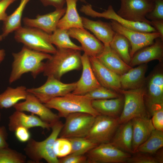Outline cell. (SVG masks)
<instances>
[{
	"label": "cell",
	"mask_w": 163,
	"mask_h": 163,
	"mask_svg": "<svg viewBox=\"0 0 163 163\" xmlns=\"http://www.w3.org/2000/svg\"><path fill=\"white\" fill-rule=\"evenodd\" d=\"M120 7L117 14L128 20L150 24L146 17L153 9L154 0H120Z\"/></svg>",
	"instance_id": "8fae6325"
},
{
	"label": "cell",
	"mask_w": 163,
	"mask_h": 163,
	"mask_svg": "<svg viewBox=\"0 0 163 163\" xmlns=\"http://www.w3.org/2000/svg\"><path fill=\"white\" fill-rule=\"evenodd\" d=\"M95 117L90 114L78 112L66 118L65 123L59 133L60 138L85 137L94 121Z\"/></svg>",
	"instance_id": "ba28073f"
},
{
	"label": "cell",
	"mask_w": 163,
	"mask_h": 163,
	"mask_svg": "<svg viewBox=\"0 0 163 163\" xmlns=\"http://www.w3.org/2000/svg\"><path fill=\"white\" fill-rule=\"evenodd\" d=\"M2 21V20L0 18V21ZM3 38H4L2 35H0V42L2 41L3 40Z\"/></svg>",
	"instance_id": "c3c4849f"
},
{
	"label": "cell",
	"mask_w": 163,
	"mask_h": 163,
	"mask_svg": "<svg viewBox=\"0 0 163 163\" xmlns=\"http://www.w3.org/2000/svg\"><path fill=\"white\" fill-rule=\"evenodd\" d=\"M27 89L24 86L15 88L8 87L3 92L0 94V108H10L20 101L25 100L28 94Z\"/></svg>",
	"instance_id": "f546056e"
},
{
	"label": "cell",
	"mask_w": 163,
	"mask_h": 163,
	"mask_svg": "<svg viewBox=\"0 0 163 163\" xmlns=\"http://www.w3.org/2000/svg\"><path fill=\"white\" fill-rule=\"evenodd\" d=\"M20 126L29 129L39 127L49 129L51 125L43 121L34 114L27 115L23 111L16 110L9 117L8 127L10 131L14 132L15 129Z\"/></svg>",
	"instance_id": "7402d4cb"
},
{
	"label": "cell",
	"mask_w": 163,
	"mask_h": 163,
	"mask_svg": "<svg viewBox=\"0 0 163 163\" xmlns=\"http://www.w3.org/2000/svg\"><path fill=\"white\" fill-rule=\"evenodd\" d=\"M149 111L152 116L151 120L155 129L163 131V105L155 106Z\"/></svg>",
	"instance_id": "f35d334b"
},
{
	"label": "cell",
	"mask_w": 163,
	"mask_h": 163,
	"mask_svg": "<svg viewBox=\"0 0 163 163\" xmlns=\"http://www.w3.org/2000/svg\"><path fill=\"white\" fill-rule=\"evenodd\" d=\"M89 59L94 74L101 85L119 93L121 89L120 76L105 66L96 57H89Z\"/></svg>",
	"instance_id": "ac0fdd59"
},
{
	"label": "cell",
	"mask_w": 163,
	"mask_h": 163,
	"mask_svg": "<svg viewBox=\"0 0 163 163\" xmlns=\"http://www.w3.org/2000/svg\"><path fill=\"white\" fill-rule=\"evenodd\" d=\"M82 71L79 79L76 82L74 94L84 95L101 85L97 80L92 69L89 57L85 53L81 56Z\"/></svg>",
	"instance_id": "d6986e66"
},
{
	"label": "cell",
	"mask_w": 163,
	"mask_h": 163,
	"mask_svg": "<svg viewBox=\"0 0 163 163\" xmlns=\"http://www.w3.org/2000/svg\"><path fill=\"white\" fill-rule=\"evenodd\" d=\"M110 24L116 32L123 35L129 41L131 46L130 51L131 59L138 51L153 44L156 38L161 39V35L158 32H144L129 29L113 20H111Z\"/></svg>",
	"instance_id": "7c38bea8"
},
{
	"label": "cell",
	"mask_w": 163,
	"mask_h": 163,
	"mask_svg": "<svg viewBox=\"0 0 163 163\" xmlns=\"http://www.w3.org/2000/svg\"><path fill=\"white\" fill-rule=\"evenodd\" d=\"M157 68L145 78L143 86L144 99L149 110L157 105H163V73Z\"/></svg>",
	"instance_id": "5bb4252c"
},
{
	"label": "cell",
	"mask_w": 163,
	"mask_h": 163,
	"mask_svg": "<svg viewBox=\"0 0 163 163\" xmlns=\"http://www.w3.org/2000/svg\"><path fill=\"white\" fill-rule=\"evenodd\" d=\"M124 97L110 99L94 100L92 107L100 114L113 117H119L123 107Z\"/></svg>",
	"instance_id": "4316f807"
},
{
	"label": "cell",
	"mask_w": 163,
	"mask_h": 163,
	"mask_svg": "<svg viewBox=\"0 0 163 163\" xmlns=\"http://www.w3.org/2000/svg\"><path fill=\"white\" fill-rule=\"evenodd\" d=\"M120 125L119 117L100 114L85 137L98 145L109 143Z\"/></svg>",
	"instance_id": "52a82bcc"
},
{
	"label": "cell",
	"mask_w": 163,
	"mask_h": 163,
	"mask_svg": "<svg viewBox=\"0 0 163 163\" xmlns=\"http://www.w3.org/2000/svg\"><path fill=\"white\" fill-rule=\"evenodd\" d=\"M78 0H66L67 7L64 14L59 20L57 28L69 30L72 28H84L82 19L77 11Z\"/></svg>",
	"instance_id": "83f0119b"
},
{
	"label": "cell",
	"mask_w": 163,
	"mask_h": 163,
	"mask_svg": "<svg viewBox=\"0 0 163 163\" xmlns=\"http://www.w3.org/2000/svg\"><path fill=\"white\" fill-rule=\"evenodd\" d=\"M123 94L124 103L119 117L120 124L136 117H149L145 105L143 87L135 89L124 90L119 92Z\"/></svg>",
	"instance_id": "8992f818"
},
{
	"label": "cell",
	"mask_w": 163,
	"mask_h": 163,
	"mask_svg": "<svg viewBox=\"0 0 163 163\" xmlns=\"http://www.w3.org/2000/svg\"><path fill=\"white\" fill-rule=\"evenodd\" d=\"M13 107L17 110L30 112L51 126L60 118L58 115L53 112L35 95L28 92L24 101L17 103Z\"/></svg>",
	"instance_id": "9a60e30c"
},
{
	"label": "cell",
	"mask_w": 163,
	"mask_h": 163,
	"mask_svg": "<svg viewBox=\"0 0 163 163\" xmlns=\"http://www.w3.org/2000/svg\"><path fill=\"white\" fill-rule=\"evenodd\" d=\"M76 82L64 83L53 77H47L46 82L40 86L27 89L28 93L35 95L45 104L54 98L71 93L75 88Z\"/></svg>",
	"instance_id": "9c48e42d"
},
{
	"label": "cell",
	"mask_w": 163,
	"mask_h": 163,
	"mask_svg": "<svg viewBox=\"0 0 163 163\" xmlns=\"http://www.w3.org/2000/svg\"><path fill=\"white\" fill-rule=\"evenodd\" d=\"M81 50L56 48L55 53L45 63L43 74L60 80L66 73L79 70L82 67Z\"/></svg>",
	"instance_id": "7a4b0ae2"
},
{
	"label": "cell",
	"mask_w": 163,
	"mask_h": 163,
	"mask_svg": "<svg viewBox=\"0 0 163 163\" xmlns=\"http://www.w3.org/2000/svg\"><path fill=\"white\" fill-rule=\"evenodd\" d=\"M12 56L13 60L9 79L10 84L28 72H30L33 77L35 78L43 72L45 63L43 61L50 59L52 56L49 53L34 50L24 46L19 52L13 53Z\"/></svg>",
	"instance_id": "6da1fadb"
},
{
	"label": "cell",
	"mask_w": 163,
	"mask_h": 163,
	"mask_svg": "<svg viewBox=\"0 0 163 163\" xmlns=\"http://www.w3.org/2000/svg\"><path fill=\"white\" fill-rule=\"evenodd\" d=\"M5 56V50L3 49H0V63L4 60Z\"/></svg>",
	"instance_id": "7dc6e473"
},
{
	"label": "cell",
	"mask_w": 163,
	"mask_h": 163,
	"mask_svg": "<svg viewBox=\"0 0 163 163\" xmlns=\"http://www.w3.org/2000/svg\"><path fill=\"white\" fill-rule=\"evenodd\" d=\"M17 0H2L0 1V18L3 21L8 15L5 12L10 5Z\"/></svg>",
	"instance_id": "7bdbcfd3"
},
{
	"label": "cell",
	"mask_w": 163,
	"mask_h": 163,
	"mask_svg": "<svg viewBox=\"0 0 163 163\" xmlns=\"http://www.w3.org/2000/svg\"><path fill=\"white\" fill-rule=\"evenodd\" d=\"M79 0L82 2H83L85 3H86V2L85 0Z\"/></svg>",
	"instance_id": "681fc988"
},
{
	"label": "cell",
	"mask_w": 163,
	"mask_h": 163,
	"mask_svg": "<svg viewBox=\"0 0 163 163\" xmlns=\"http://www.w3.org/2000/svg\"><path fill=\"white\" fill-rule=\"evenodd\" d=\"M83 27L92 32L104 45H109L115 34L110 23L100 20L94 21L81 17Z\"/></svg>",
	"instance_id": "cb8c5ba5"
},
{
	"label": "cell",
	"mask_w": 163,
	"mask_h": 163,
	"mask_svg": "<svg viewBox=\"0 0 163 163\" xmlns=\"http://www.w3.org/2000/svg\"><path fill=\"white\" fill-rule=\"evenodd\" d=\"M131 156L110 142L98 145L86 155L88 163H126Z\"/></svg>",
	"instance_id": "30bf717a"
},
{
	"label": "cell",
	"mask_w": 163,
	"mask_h": 163,
	"mask_svg": "<svg viewBox=\"0 0 163 163\" xmlns=\"http://www.w3.org/2000/svg\"><path fill=\"white\" fill-rule=\"evenodd\" d=\"M68 139L71 145L70 154L84 155L98 145L85 137H74Z\"/></svg>",
	"instance_id": "836d02e7"
},
{
	"label": "cell",
	"mask_w": 163,
	"mask_h": 163,
	"mask_svg": "<svg viewBox=\"0 0 163 163\" xmlns=\"http://www.w3.org/2000/svg\"><path fill=\"white\" fill-rule=\"evenodd\" d=\"M150 25L160 34L161 39L163 40V20L150 21Z\"/></svg>",
	"instance_id": "bcb514c9"
},
{
	"label": "cell",
	"mask_w": 163,
	"mask_h": 163,
	"mask_svg": "<svg viewBox=\"0 0 163 163\" xmlns=\"http://www.w3.org/2000/svg\"><path fill=\"white\" fill-rule=\"evenodd\" d=\"M130 45L129 41L125 36L117 32L109 44L110 48L128 65L131 60Z\"/></svg>",
	"instance_id": "4dcf8cb0"
},
{
	"label": "cell",
	"mask_w": 163,
	"mask_h": 163,
	"mask_svg": "<svg viewBox=\"0 0 163 163\" xmlns=\"http://www.w3.org/2000/svg\"><path fill=\"white\" fill-rule=\"evenodd\" d=\"M63 124L59 120L53 124L51 128L52 129L51 134L42 141H37L30 138L24 149L26 155L35 163H40L42 159H44L48 163H59L53 147Z\"/></svg>",
	"instance_id": "3957f363"
},
{
	"label": "cell",
	"mask_w": 163,
	"mask_h": 163,
	"mask_svg": "<svg viewBox=\"0 0 163 163\" xmlns=\"http://www.w3.org/2000/svg\"><path fill=\"white\" fill-rule=\"evenodd\" d=\"M49 41L57 48L71 49L82 50L81 46L73 43L70 38L68 30L57 28L50 34Z\"/></svg>",
	"instance_id": "1f68e13d"
},
{
	"label": "cell",
	"mask_w": 163,
	"mask_h": 163,
	"mask_svg": "<svg viewBox=\"0 0 163 163\" xmlns=\"http://www.w3.org/2000/svg\"><path fill=\"white\" fill-rule=\"evenodd\" d=\"M8 136V133L5 127L0 126V149L8 147L7 141Z\"/></svg>",
	"instance_id": "f6af8a7d"
},
{
	"label": "cell",
	"mask_w": 163,
	"mask_h": 163,
	"mask_svg": "<svg viewBox=\"0 0 163 163\" xmlns=\"http://www.w3.org/2000/svg\"><path fill=\"white\" fill-rule=\"evenodd\" d=\"M59 159V163H86L87 158L84 155L70 154Z\"/></svg>",
	"instance_id": "60d3db41"
},
{
	"label": "cell",
	"mask_w": 163,
	"mask_h": 163,
	"mask_svg": "<svg viewBox=\"0 0 163 163\" xmlns=\"http://www.w3.org/2000/svg\"><path fill=\"white\" fill-rule=\"evenodd\" d=\"M132 139L133 127L131 120L120 124L110 143L125 152L133 154Z\"/></svg>",
	"instance_id": "484cf974"
},
{
	"label": "cell",
	"mask_w": 163,
	"mask_h": 163,
	"mask_svg": "<svg viewBox=\"0 0 163 163\" xmlns=\"http://www.w3.org/2000/svg\"><path fill=\"white\" fill-rule=\"evenodd\" d=\"M84 95L92 100L112 99L121 96L119 93L102 86L90 91Z\"/></svg>",
	"instance_id": "8d00e7d4"
},
{
	"label": "cell",
	"mask_w": 163,
	"mask_h": 163,
	"mask_svg": "<svg viewBox=\"0 0 163 163\" xmlns=\"http://www.w3.org/2000/svg\"><path fill=\"white\" fill-rule=\"evenodd\" d=\"M92 100L84 95L70 93L53 98L44 104L50 109L57 110L60 117L65 118L71 113L78 112L87 113L96 117L100 114L92 107Z\"/></svg>",
	"instance_id": "277c9868"
},
{
	"label": "cell",
	"mask_w": 163,
	"mask_h": 163,
	"mask_svg": "<svg viewBox=\"0 0 163 163\" xmlns=\"http://www.w3.org/2000/svg\"><path fill=\"white\" fill-rule=\"evenodd\" d=\"M128 159V163H162L163 150L159 149L153 154L137 152Z\"/></svg>",
	"instance_id": "e575fe53"
},
{
	"label": "cell",
	"mask_w": 163,
	"mask_h": 163,
	"mask_svg": "<svg viewBox=\"0 0 163 163\" xmlns=\"http://www.w3.org/2000/svg\"><path fill=\"white\" fill-rule=\"evenodd\" d=\"M17 139L20 142H27L30 138V134L29 129L20 126L17 127L14 131Z\"/></svg>",
	"instance_id": "b9f144b4"
},
{
	"label": "cell",
	"mask_w": 163,
	"mask_h": 163,
	"mask_svg": "<svg viewBox=\"0 0 163 163\" xmlns=\"http://www.w3.org/2000/svg\"><path fill=\"white\" fill-rule=\"evenodd\" d=\"M147 68L145 63L132 68L127 72L120 76L121 89L129 90L136 89L143 86Z\"/></svg>",
	"instance_id": "d4e9b609"
},
{
	"label": "cell",
	"mask_w": 163,
	"mask_h": 163,
	"mask_svg": "<svg viewBox=\"0 0 163 163\" xmlns=\"http://www.w3.org/2000/svg\"><path fill=\"white\" fill-rule=\"evenodd\" d=\"M104 46L103 51L96 57L105 66L120 76L132 68L120 58L109 45Z\"/></svg>",
	"instance_id": "603a6c76"
},
{
	"label": "cell",
	"mask_w": 163,
	"mask_h": 163,
	"mask_svg": "<svg viewBox=\"0 0 163 163\" xmlns=\"http://www.w3.org/2000/svg\"><path fill=\"white\" fill-rule=\"evenodd\" d=\"M50 34L37 28L22 26L14 31L17 42L32 50L53 54L56 49L49 41Z\"/></svg>",
	"instance_id": "5b68a950"
},
{
	"label": "cell",
	"mask_w": 163,
	"mask_h": 163,
	"mask_svg": "<svg viewBox=\"0 0 163 163\" xmlns=\"http://www.w3.org/2000/svg\"><path fill=\"white\" fill-rule=\"evenodd\" d=\"M163 146V131L155 129L149 138L139 146L135 153L153 154Z\"/></svg>",
	"instance_id": "d6a6232c"
},
{
	"label": "cell",
	"mask_w": 163,
	"mask_h": 163,
	"mask_svg": "<svg viewBox=\"0 0 163 163\" xmlns=\"http://www.w3.org/2000/svg\"><path fill=\"white\" fill-rule=\"evenodd\" d=\"M1 113H0V121L1 120Z\"/></svg>",
	"instance_id": "f907efd6"
},
{
	"label": "cell",
	"mask_w": 163,
	"mask_h": 163,
	"mask_svg": "<svg viewBox=\"0 0 163 163\" xmlns=\"http://www.w3.org/2000/svg\"><path fill=\"white\" fill-rule=\"evenodd\" d=\"M44 6H51L56 9L63 8L66 0H40Z\"/></svg>",
	"instance_id": "ee69618b"
},
{
	"label": "cell",
	"mask_w": 163,
	"mask_h": 163,
	"mask_svg": "<svg viewBox=\"0 0 163 163\" xmlns=\"http://www.w3.org/2000/svg\"><path fill=\"white\" fill-rule=\"evenodd\" d=\"M80 11L86 15L93 18H103L115 21L123 27L132 30L144 32H157L150 24L143 22H135L128 20L119 16L114 10L111 5L102 13L94 10L90 4L83 5Z\"/></svg>",
	"instance_id": "4fadbf2b"
},
{
	"label": "cell",
	"mask_w": 163,
	"mask_h": 163,
	"mask_svg": "<svg viewBox=\"0 0 163 163\" xmlns=\"http://www.w3.org/2000/svg\"><path fill=\"white\" fill-rule=\"evenodd\" d=\"M68 32L70 37L81 43L82 50L89 57H97L104 48L103 43L85 28H72L68 30Z\"/></svg>",
	"instance_id": "e0dca14e"
},
{
	"label": "cell",
	"mask_w": 163,
	"mask_h": 163,
	"mask_svg": "<svg viewBox=\"0 0 163 163\" xmlns=\"http://www.w3.org/2000/svg\"><path fill=\"white\" fill-rule=\"evenodd\" d=\"M26 161L24 155L8 147L0 149V163H24Z\"/></svg>",
	"instance_id": "d590c367"
},
{
	"label": "cell",
	"mask_w": 163,
	"mask_h": 163,
	"mask_svg": "<svg viewBox=\"0 0 163 163\" xmlns=\"http://www.w3.org/2000/svg\"><path fill=\"white\" fill-rule=\"evenodd\" d=\"M66 10V7L45 14H38L34 18L24 17L23 22L25 26L37 28L51 34L56 29L58 23Z\"/></svg>",
	"instance_id": "2e32d148"
},
{
	"label": "cell",
	"mask_w": 163,
	"mask_h": 163,
	"mask_svg": "<svg viewBox=\"0 0 163 163\" xmlns=\"http://www.w3.org/2000/svg\"><path fill=\"white\" fill-rule=\"evenodd\" d=\"M30 1L21 0L18 7L10 15H7L3 21L2 35L4 38L22 26L21 21L23 12Z\"/></svg>",
	"instance_id": "f1b7e54d"
},
{
	"label": "cell",
	"mask_w": 163,
	"mask_h": 163,
	"mask_svg": "<svg viewBox=\"0 0 163 163\" xmlns=\"http://www.w3.org/2000/svg\"><path fill=\"white\" fill-rule=\"evenodd\" d=\"M53 148L57 157L61 158L70 154L71 144L68 139L60 137L56 140Z\"/></svg>",
	"instance_id": "74e56055"
},
{
	"label": "cell",
	"mask_w": 163,
	"mask_h": 163,
	"mask_svg": "<svg viewBox=\"0 0 163 163\" xmlns=\"http://www.w3.org/2000/svg\"><path fill=\"white\" fill-rule=\"evenodd\" d=\"M154 8L146 15V18L151 21L163 20V0H154Z\"/></svg>",
	"instance_id": "ab89813d"
},
{
	"label": "cell",
	"mask_w": 163,
	"mask_h": 163,
	"mask_svg": "<svg viewBox=\"0 0 163 163\" xmlns=\"http://www.w3.org/2000/svg\"><path fill=\"white\" fill-rule=\"evenodd\" d=\"M133 127L132 150L133 154L144 142L155 129L149 117H136L132 120Z\"/></svg>",
	"instance_id": "44dd1931"
},
{
	"label": "cell",
	"mask_w": 163,
	"mask_h": 163,
	"mask_svg": "<svg viewBox=\"0 0 163 163\" xmlns=\"http://www.w3.org/2000/svg\"><path fill=\"white\" fill-rule=\"evenodd\" d=\"M152 44L145 47L136 52L131 59L129 65L132 67L158 60L162 62L163 58V43L158 37Z\"/></svg>",
	"instance_id": "ffe728a7"
},
{
	"label": "cell",
	"mask_w": 163,
	"mask_h": 163,
	"mask_svg": "<svg viewBox=\"0 0 163 163\" xmlns=\"http://www.w3.org/2000/svg\"><path fill=\"white\" fill-rule=\"evenodd\" d=\"M2 0H0V1H2Z\"/></svg>",
	"instance_id": "816d5d0a"
}]
</instances>
